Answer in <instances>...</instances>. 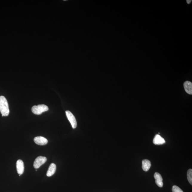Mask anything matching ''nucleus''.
Instances as JSON below:
<instances>
[{
	"label": "nucleus",
	"mask_w": 192,
	"mask_h": 192,
	"mask_svg": "<svg viewBox=\"0 0 192 192\" xmlns=\"http://www.w3.org/2000/svg\"><path fill=\"white\" fill-rule=\"evenodd\" d=\"M185 90L190 95L192 94V83L190 81H186L184 84Z\"/></svg>",
	"instance_id": "10"
},
{
	"label": "nucleus",
	"mask_w": 192,
	"mask_h": 192,
	"mask_svg": "<svg viewBox=\"0 0 192 192\" xmlns=\"http://www.w3.org/2000/svg\"><path fill=\"white\" fill-rule=\"evenodd\" d=\"M47 160V159L46 157L39 156L35 159L33 163V167L35 169H38L41 166L46 163Z\"/></svg>",
	"instance_id": "3"
},
{
	"label": "nucleus",
	"mask_w": 192,
	"mask_h": 192,
	"mask_svg": "<svg viewBox=\"0 0 192 192\" xmlns=\"http://www.w3.org/2000/svg\"><path fill=\"white\" fill-rule=\"evenodd\" d=\"M151 164L148 160L145 159L142 161V168L143 171H147L150 168Z\"/></svg>",
	"instance_id": "11"
},
{
	"label": "nucleus",
	"mask_w": 192,
	"mask_h": 192,
	"mask_svg": "<svg viewBox=\"0 0 192 192\" xmlns=\"http://www.w3.org/2000/svg\"><path fill=\"white\" fill-rule=\"evenodd\" d=\"M32 111L35 114L39 115L42 114V113L47 111L48 107L47 106L44 104H41L38 106H34L32 108Z\"/></svg>",
	"instance_id": "2"
},
{
	"label": "nucleus",
	"mask_w": 192,
	"mask_h": 192,
	"mask_svg": "<svg viewBox=\"0 0 192 192\" xmlns=\"http://www.w3.org/2000/svg\"><path fill=\"white\" fill-rule=\"evenodd\" d=\"M56 170V166L55 164L51 163L48 168L47 172V176L50 177L53 176L55 174Z\"/></svg>",
	"instance_id": "9"
},
{
	"label": "nucleus",
	"mask_w": 192,
	"mask_h": 192,
	"mask_svg": "<svg viewBox=\"0 0 192 192\" xmlns=\"http://www.w3.org/2000/svg\"><path fill=\"white\" fill-rule=\"evenodd\" d=\"M0 111L2 116H8L10 112L8 102L3 96H0Z\"/></svg>",
	"instance_id": "1"
},
{
	"label": "nucleus",
	"mask_w": 192,
	"mask_h": 192,
	"mask_svg": "<svg viewBox=\"0 0 192 192\" xmlns=\"http://www.w3.org/2000/svg\"><path fill=\"white\" fill-rule=\"evenodd\" d=\"M34 141L35 143L40 146H44L48 143L47 139L43 137L38 136L35 137Z\"/></svg>",
	"instance_id": "6"
},
{
	"label": "nucleus",
	"mask_w": 192,
	"mask_h": 192,
	"mask_svg": "<svg viewBox=\"0 0 192 192\" xmlns=\"http://www.w3.org/2000/svg\"><path fill=\"white\" fill-rule=\"evenodd\" d=\"M191 1H191V0H187V1H186V2H187L188 4H190L191 3Z\"/></svg>",
	"instance_id": "14"
},
{
	"label": "nucleus",
	"mask_w": 192,
	"mask_h": 192,
	"mask_svg": "<svg viewBox=\"0 0 192 192\" xmlns=\"http://www.w3.org/2000/svg\"><path fill=\"white\" fill-rule=\"evenodd\" d=\"M17 171L18 174L20 176L23 174L24 171V162L21 160H18L16 164Z\"/></svg>",
	"instance_id": "5"
},
{
	"label": "nucleus",
	"mask_w": 192,
	"mask_h": 192,
	"mask_svg": "<svg viewBox=\"0 0 192 192\" xmlns=\"http://www.w3.org/2000/svg\"><path fill=\"white\" fill-rule=\"evenodd\" d=\"M66 113L68 120L72 125V128L74 129L76 128L77 126V122L74 115L69 111H66Z\"/></svg>",
	"instance_id": "4"
},
{
	"label": "nucleus",
	"mask_w": 192,
	"mask_h": 192,
	"mask_svg": "<svg viewBox=\"0 0 192 192\" xmlns=\"http://www.w3.org/2000/svg\"><path fill=\"white\" fill-rule=\"evenodd\" d=\"M154 178L155 179L156 183L158 186L160 188L163 187V178L159 173L156 172L154 174Z\"/></svg>",
	"instance_id": "7"
},
{
	"label": "nucleus",
	"mask_w": 192,
	"mask_h": 192,
	"mask_svg": "<svg viewBox=\"0 0 192 192\" xmlns=\"http://www.w3.org/2000/svg\"><path fill=\"white\" fill-rule=\"evenodd\" d=\"M165 141L163 137L159 135H156L153 140V143L155 145H161L165 144Z\"/></svg>",
	"instance_id": "8"
},
{
	"label": "nucleus",
	"mask_w": 192,
	"mask_h": 192,
	"mask_svg": "<svg viewBox=\"0 0 192 192\" xmlns=\"http://www.w3.org/2000/svg\"><path fill=\"white\" fill-rule=\"evenodd\" d=\"M187 178L189 183L192 185V169L188 170L187 171Z\"/></svg>",
	"instance_id": "12"
},
{
	"label": "nucleus",
	"mask_w": 192,
	"mask_h": 192,
	"mask_svg": "<svg viewBox=\"0 0 192 192\" xmlns=\"http://www.w3.org/2000/svg\"><path fill=\"white\" fill-rule=\"evenodd\" d=\"M172 191L173 192H183V191L178 186L174 185L173 186Z\"/></svg>",
	"instance_id": "13"
}]
</instances>
